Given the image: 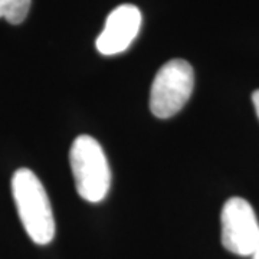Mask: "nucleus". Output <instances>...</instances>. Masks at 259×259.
Wrapping results in <instances>:
<instances>
[{
  "label": "nucleus",
  "instance_id": "obj_4",
  "mask_svg": "<svg viewBox=\"0 0 259 259\" xmlns=\"http://www.w3.org/2000/svg\"><path fill=\"white\" fill-rule=\"evenodd\" d=\"M222 245L239 255L250 256L259 246V223L253 207L242 197H232L223 204Z\"/></svg>",
  "mask_w": 259,
  "mask_h": 259
},
{
  "label": "nucleus",
  "instance_id": "obj_2",
  "mask_svg": "<svg viewBox=\"0 0 259 259\" xmlns=\"http://www.w3.org/2000/svg\"><path fill=\"white\" fill-rule=\"evenodd\" d=\"M69 163L78 194L90 203L102 202L111 186V170L101 144L91 136L76 137Z\"/></svg>",
  "mask_w": 259,
  "mask_h": 259
},
{
  "label": "nucleus",
  "instance_id": "obj_6",
  "mask_svg": "<svg viewBox=\"0 0 259 259\" xmlns=\"http://www.w3.org/2000/svg\"><path fill=\"white\" fill-rule=\"evenodd\" d=\"M30 3L32 0H0V18L10 25H20L28 16Z\"/></svg>",
  "mask_w": 259,
  "mask_h": 259
},
{
  "label": "nucleus",
  "instance_id": "obj_3",
  "mask_svg": "<svg viewBox=\"0 0 259 259\" xmlns=\"http://www.w3.org/2000/svg\"><path fill=\"white\" fill-rule=\"evenodd\" d=\"M194 72L192 65L185 59H171L164 64L150 91V110L157 118L176 115L192 97Z\"/></svg>",
  "mask_w": 259,
  "mask_h": 259
},
{
  "label": "nucleus",
  "instance_id": "obj_5",
  "mask_svg": "<svg viewBox=\"0 0 259 259\" xmlns=\"http://www.w3.org/2000/svg\"><path fill=\"white\" fill-rule=\"evenodd\" d=\"M141 12L134 5L117 6L108 15L95 47L105 56L122 54L134 42L141 28Z\"/></svg>",
  "mask_w": 259,
  "mask_h": 259
},
{
  "label": "nucleus",
  "instance_id": "obj_7",
  "mask_svg": "<svg viewBox=\"0 0 259 259\" xmlns=\"http://www.w3.org/2000/svg\"><path fill=\"white\" fill-rule=\"evenodd\" d=\"M252 102H253V107H255V111L259 118V90H256L255 93L252 94Z\"/></svg>",
  "mask_w": 259,
  "mask_h": 259
},
{
  "label": "nucleus",
  "instance_id": "obj_8",
  "mask_svg": "<svg viewBox=\"0 0 259 259\" xmlns=\"http://www.w3.org/2000/svg\"><path fill=\"white\" fill-rule=\"evenodd\" d=\"M250 258H252V259H259V246L256 248V250H255V252H253V253L250 255Z\"/></svg>",
  "mask_w": 259,
  "mask_h": 259
},
{
  "label": "nucleus",
  "instance_id": "obj_1",
  "mask_svg": "<svg viewBox=\"0 0 259 259\" xmlns=\"http://www.w3.org/2000/svg\"><path fill=\"white\" fill-rule=\"evenodd\" d=\"M12 193L20 222L36 245H48L55 238V219L47 190L29 168H19L12 177Z\"/></svg>",
  "mask_w": 259,
  "mask_h": 259
}]
</instances>
